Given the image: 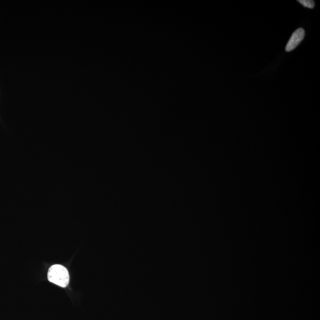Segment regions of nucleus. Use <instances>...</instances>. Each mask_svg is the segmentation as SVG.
<instances>
[{"label":"nucleus","mask_w":320,"mask_h":320,"mask_svg":"<svg viewBox=\"0 0 320 320\" xmlns=\"http://www.w3.org/2000/svg\"><path fill=\"white\" fill-rule=\"evenodd\" d=\"M48 278L51 283L63 287L68 285L70 281L68 271L60 265H53L49 268Z\"/></svg>","instance_id":"nucleus-1"},{"label":"nucleus","mask_w":320,"mask_h":320,"mask_svg":"<svg viewBox=\"0 0 320 320\" xmlns=\"http://www.w3.org/2000/svg\"><path fill=\"white\" fill-rule=\"evenodd\" d=\"M298 2L304 7L311 8V9L315 6V2L313 0H299Z\"/></svg>","instance_id":"nucleus-3"},{"label":"nucleus","mask_w":320,"mask_h":320,"mask_svg":"<svg viewBox=\"0 0 320 320\" xmlns=\"http://www.w3.org/2000/svg\"><path fill=\"white\" fill-rule=\"evenodd\" d=\"M305 37V31L302 28L296 30L290 37L286 46V51L290 52L295 49L299 45Z\"/></svg>","instance_id":"nucleus-2"}]
</instances>
